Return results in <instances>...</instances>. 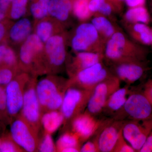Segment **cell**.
I'll use <instances>...</instances> for the list:
<instances>
[{
  "mask_svg": "<svg viewBox=\"0 0 152 152\" xmlns=\"http://www.w3.org/2000/svg\"><path fill=\"white\" fill-rule=\"evenodd\" d=\"M148 49L132 40L122 30L115 33L106 44L104 56L111 64L147 61Z\"/></svg>",
  "mask_w": 152,
  "mask_h": 152,
  "instance_id": "cell-1",
  "label": "cell"
},
{
  "mask_svg": "<svg viewBox=\"0 0 152 152\" xmlns=\"http://www.w3.org/2000/svg\"><path fill=\"white\" fill-rule=\"evenodd\" d=\"M67 80L56 75H48L36 84V91L42 111L60 110L67 88Z\"/></svg>",
  "mask_w": 152,
  "mask_h": 152,
  "instance_id": "cell-2",
  "label": "cell"
},
{
  "mask_svg": "<svg viewBox=\"0 0 152 152\" xmlns=\"http://www.w3.org/2000/svg\"><path fill=\"white\" fill-rule=\"evenodd\" d=\"M68 32L55 35L44 44L42 57L43 74L56 75L66 65L68 59Z\"/></svg>",
  "mask_w": 152,
  "mask_h": 152,
  "instance_id": "cell-3",
  "label": "cell"
},
{
  "mask_svg": "<svg viewBox=\"0 0 152 152\" xmlns=\"http://www.w3.org/2000/svg\"><path fill=\"white\" fill-rule=\"evenodd\" d=\"M68 42L74 53L88 52L103 54L106 45L92 24L80 23L72 32H68Z\"/></svg>",
  "mask_w": 152,
  "mask_h": 152,
  "instance_id": "cell-4",
  "label": "cell"
},
{
  "mask_svg": "<svg viewBox=\"0 0 152 152\" xmlns=\"http://www.w3.org/2000/svg\"><path fill=\"white\" fill-rule=\"evenodd\" d=\"M44 44L33 33L19 47V67L22 72L37 76L43 75Z\"/></svg>",
  "mask_w": 152,
  "mask_h": 152,
  "instance_id": "cell-5",
  "label": "cell"
},
{
  "mask_svg": "<svg viewBox=\"0 0 152 152\" xmlns=\"http://www.w3.org/2000/svg\"><path fill=\"white\" fill-rule=\"evenodd\" d=\"M113 117L121 121L149 119L152 118V105L142 91L132 90L122 108Z\"/></svg>",
  "mask_w": 152,
  "mask_h": 152,
  "instance_id": "cell-6",
  "label": "cell"
},
{
  "mask_svg": "<svg viewBox=\"0 0 152 152\" xmlns=\"http://www.w3.org/2000/svg\"><path fill=\"white\" fill-rule=\"evenodd\" d=\"M37 76H31L25 88L20 116L39 134L43 113L36 91Z\"/></svg>",
  "mask_w": 152,
  "mask_h": 152,
  "instance_id": "cell-7",
  "label": "cell"
},
{
  "mask_svg": "<svg viewBox=\"0 0 152 152\" xmlns=\"http://www.w3.org/2000/svg\"><path fill=\"white\" fill-rule=\"evenodd\" d=\"M93 91L76 87H68L60 109L64 118V124L84 112Z\"/></svg>",
  "mask_w": 152,
  "mask_h": 152,
  "instance_id": "cell-8",
  "label": "cell"
},
{
  "mask_svg": "<svg viewBox=\"0 0 152 152\" xmlns=\"http://www.w3.org/2000/svg\"><path fill=\"white\" fill-rule=\"evenodd\" d=\"M110 68L103 61L79 71L69 77L67 86L93 90L100 82L113 75Z\"/></svg>",
  "mask_w": 152,
  "mask_h": 152,
  "instance_id": "cell-9",
  "label": "cell"
},
{
  "mask_svg": "<svg viewBox=\"0 0 152 152\" xmlns=\"http://www.w3.org/2000/svg\"><path fill=\"white\" fill-rule=\"evenodd\" d=\"M121 81L114 75L99 83L93 89L86 111L96 116L102 113L109 97L121 87Z\"/></svg>",
  "mask_w": 152,
  "mask_h": 152,
  "instance_id": "cell-10",
  "label": "cell"
},
{
  "mask_svg": "<svg viewBox=\"0 0 152 152\" xmlns=\"http://www.w3.org/2000/svg\"><path fill=\"white\" fill-rule=\"evenodd\" d=\"M31 75L21 72L7 85L5 91L7 111L11 115L20 113L26 86Z\"/></svg>",
  "mask_w": 152,
  "mask_h": 152,
  "instance_id": "cell-11",
  "label": "cell"
},
{
  "mask_svg": "<svg viewBox=\"0 0 152 152\" xmlns=\"http://www.w3.org/2000/svg\"><path fill=\"white\" fill-rule=\"evenodd\" d=\"M12 139L24 152L38 151L39 134L20 116L11 127Z\"/></svg>",
  "mask_w": 152,
  "mask_h": 152,
  "instance_id": "cell-12",
  "label": "cell"
},
{
  "mask_svg": "<svg viewBox=\"0 0 152 152\" xmlns=\"http://www.w3.org/2000/svg\"><path fill=\"white\" fill-rule=\"evenodd\" d=\"M152 131V118L142 121L126 120L123 125V135L136 152L140 151Z\"/></svg>",
  "mask_w": 152,
  "mask_h": 152,
  "instance_id": "cell-13",
  "label": "cell"
},
{
  "mask_svg": "<svg viewBox=\"0 0 152 152\" xmlns=\"http://www.w3.org/2000/svg\"><path fill=\"white\" fill-rule=\"evenodd\" d=\"M112 73L121 82L130 85L141 78L149 69L147 61L123 62L111 64Z\"/></svg>",
  "mask_w": 152,
  "mask_h": 152,
  "instance_id": "cell-14",
  "label": "cell"
},
{
  "mask_svg": "<svg viewBox=\"0 0 152 152\" xmlns=\"http://www.w3.org/2000/svg\"><path fill=\"white\" fill-rule=\"evenodd\" d=\"M105 121L98 119L95 116L85 111L71 121V130L78 136L82 142H84L98 133Z\"/></svg>",
  "mask_w": 152,
  "mask_h": 152,
  "instance_id": "cell-15",
  "label": "cell"
},
{
  "mask_svg": "<svg viewBox=\"0 0 152 152\" xmlns=\"http://www.w3.org/2000/svg\"><path fill=\"white\" fill-rule=\"evenodd\" d=\"M125 121L105 120L100 129L95 135L100 152H113L117 140L122 130Z\"/></svg>",
  "mask_w": 152,
  "mask_h": 152,
  "instance_id": "cell-16",
  "label": "cell"
},
{
  "mask_svg": "<svg viewBox=\"0 0 152 152\" xmlns=\"http://www.w3.org/2000/svg\"><path fill=\"white\" fill-rule=\"evenodd\" d=\"M69 59L67 65V70L69 77L79 71L103 61V54L88 52H76Z\"/></svg>",
  "mask_w": 152,
  "mask_h": 152,
  "instance_id": "cell-17",
  "label": "cell"
},
{
  "mask_svg": "<svg viewBox=\"0 0 152 152\" xmlns=\"http://www.w3.org/2000/svg\"><path fill=\"white\" fill-rule=\"evenodd\" d=\"M34 23L26 17L13 22L8 32L7 42L12 46L19 47L32 34Z\"/></svg>",
  "mask_w": 152,
  "mask_h": 152,
  "instance_id": "cell-18",
  "label": "cell"
},
{
  "mask_svg": "<svg viewBox=\"0 0 152 152\" xmlns=\"http://www.w3.org/2000/svg\"><path fill=\"white\" fill-rule=\"evenodd\" d=\"M48 16L66 28L70 25L71 19L73 16L72 0H50Z\"/></svg>",
  "mask_w": 152,
  "mask_h": 152,
  "instance_id": "cell-19",
  "label": "cell"
},
{
  "mask_svg": "<svg viewBox=\"0 0 152 152\" xmlns=\"http://www.w3.org/2000/svg\"><path fill=\"white\" fill-rule=\"evenodd\" d=\"M66 30L61 24L49 16L34 21L33 26L34 33L44 44L53 36Z\"/></svg>",
  "mask_w": 152,
  "mask_h": 152,
  "instance_id": "cell-20",
  "label": "cell"
},
{
  "mask_svg": "<svg viewBox=\"0 0 152 152\" xmlns=\"http://www.w3.org/2000/svg\"><path fill=\"white\" fill-rule=\"evenodd\" d=\"M129 37L142 45L151 46L152 43L151 28L142 23L122 24Z\"/></svg>",
  "mask_w": 152,
  "mask_h": 152,
  "instance_id": "cell-21",
  "label": "cell"
},
{
  "mask_svg": "<svg viewBox=\"0 0 152 152\" xmlns=\"http://www.w3.org/2000/svg\"><path fill=\"white\" fill-rule=\"evenodd\" d=\"M91 23L105 45L115 33L122 30L117 24L116 21L102 16H93Z\"/></svg>",
  "mask_w": 152,
  "mask_h": 152,
  "instance_id": "cell-22",
  "label": "cell"
},
{
  "mask_svg": "<svg viewBox=\"0 0 152 152\" xmlns=\"http://www.w3.org/2000/svg\"><path fill=\"white\" fill-rule=\"evenodd\" d=\"M131 91L130 86L126 85L115 91L107 101L102 113L113 116L119 111L124 105Z\"/></svg>",
  "mask_w": 152,
  "mask_h": 152,
  "instance_id": "cell-23",
  "label": "cell"
},
{
  "mask_svg": "<svg viewBox=\"0 0 152 152\" xmlns=\"http://www.w3.org/2000/svg\"><path fill=\"white\" fill-rule=\"evenodd\" d=\"M82 142L75 133L72 130L63 133L58 139L56 144L57 152H79Z\"/></svg>",
  "mask_w": 152,
  "mask_h": 152,
  "instance_id": "cell-24",
  "label": "cell"
},
{
  "mask_svg": "<svg viewBox=\"0 0 152 152\" xmlns=\"http://www.w3.org/2000/svg\"><path fill=\"white\" fill-rule=\"evenodd\" d=\"M64 118L60 110L48 111L43 113L41 118L44 133L52 134L64 124Z\"/></svg>",
  "mask_w": 152,
  "mask_h": 152,
  "instance_id": "cell-25",
  "label": "cell"
},
{
  "mask_svg": "<svg viewBox=\"0 0 152 152\" xmlns=\"http://www.w3.org/2000/svg\"><path fill=\"white\" fill-rule=\"evenodd\" d=\"M151 16L145 6L128 8L122 17V24L142 23L148 25Z\"/></svg>",
  "mask_w": 152,
  "mask_h": 152,
  "instance_id": "cell-26",
  "label": "cell"
},
{
  "mask_svg": "<svg viewBox=\"0 0 152 152\" xmlns=\"http://www.w3.org/2000/svg\"><path fill=\"white\" fill-rule=\"evenodd\" d=\"M90 0H72L73 16L80 23L87 22L93 15L89 9Z\"/></svg>",
  "mask_w": 152,
  "mask_h": 152,
  "instance_id": "cell-27",
  "label": "cell"
},
{
  "mask_svg": "<svg viewBox=\"0 0 152 152\" xmlns=\"http://www.w3.org/2000/svg\"><path fill=\"white\" fill-rule=\"evenodd\" d=\"M29 0H12L9 12V20H17L25 17L28 11Z\"/></svg>",
  "mask_w": 152,
  "mask_h": 152,
  "instance_id": "cell-28",
  "label": "cell"
},
{
  "mask_svg": "<svg viewBox=\"0 0 152 152\" xmlns=\"http://www.w3.org/2000/svg\"><path fill=\"white\" fill-rule=\"evenodd\" d=\"M50 0H34L31 1L28 11L34 21L48 16V7Z\"/></svg>",
  "mask_w": 152,
  "mask_h": 152,
  "instance_id": "cell-29",
  "label": "cell"
},
{
  "mask_svg": "<svg viewBox=\"0 0 152 152\" xmlns=\"http://www.w3.org/2000/svg\"><path fill=\"white\" fill-rule=\"evenodd\" d=\"M38 151L40 152H57L56 144L54 143L51 134L44 133L39 141Z\"/></svg>",
  "mask_w": 152,
  "mask_h": 152,
  "instance_id": "cell-30",
  "label": "cell"
},
{
  "mask_svg": "<svg viewBox=\"0 0 152 152\" xmlns=\"http://www.w3.org/2000/svg\"><path fill=\"white\" fill-rule=\"evenodd\" d=\"M21 72L18 69L0 67V86L7 85L16 77V73Z\"/></svg>",
  "mask_w": 152,
  "mask_h": 152,
  "instance_id": "cell-31",
  "label": "cell"
},
{
  "mask_svg": "<svg viewBox=\"0 0 152 152\" xmlns=\"http://www.w3.org/2000/svg\"><path fill=\"white\" fill-rule=\"evenodd\" d=\"M132 146L127 141L123 135L122 130L120 133L113 152H135Z\"/></svg>",
  "mask_w": 152,
  "mask_h": 152,
  "instance_id": "cell-32",
  "label": "cell"
},
{
  "mask_svg": "<svg viewBox=\"0 0 152 152\" xmlns=\"http://www.w3.org/2000/svg\"><path fill=\"white\" fill-rule=\"evenodd\" d=\"M0 152H24L15 142L5 141L0 144Z\"/></svg>",
  "mask_w": 152,
  "mask_h": 152,
  "instance_id": "cell-33",
  "label": "cell"
},
{
  "mask_svg": "<svg viewBox=\"0 0 152 152\" xmlns=\"http://www.w3.org/2000/svg\"><path fill=\"white\" fill-rule=\"evenodd\" d=\"M91 140L87 141L84 144L82 145L80 149L81 152H100L98 146L96 136Z\"/></svg>",
  "mask_w": 152,
  "mask_h": 152,
  "instance_id": "cell-34",
  "label": "cell"
},
{
  "mask_svg": "<svg viewBox=\"0 0 152 152\" xmlns=\"http://www.w3.org/2000/svg\"><path fill=\"white\" fill-rule=\"evenodd\" d=\"M13 23V21L10 20L0 22V44L7 42L8 32Z\"/></svg>",
  "mask_w": 152,
  "mask_h": 152,
  "instance_id": "cell-35",
  "label": "cell"
},
{
  "mask_svg": "<svg viewBox=\"0 0 152 152\" xmlns=\"http://www.w3.org/2000/svg\"><path fill=\"white\" fill-rule=\"evenodd\" d=\"M142 92L150 103L152 105V79H149L146 82Z\"/></svg>",
  "mask_w": 152,
  "mask_h": 152,
  "instance_id": "cell-36",
  "label": "cell"
},
{
  "mask_svg": "<svg viewBox=\"0 0 152 152\" xmlns=\"http://www.w3.org/2000/svg\"><path fill=\"white\" fill-rule=\"evenodd\" d=\"M104 0H90L89 3V9L93 17L96 14L101 4Z\"/></svg>",
  "mask_w": 152,
  "mask_h": 152,
  "instance_id": "cell-37",
  "label": "cell"
},
{
  "mask_svg": "<svg viewBox=\"0 0 152 152\" xmlns=\"http://www.w3.org/2000/svg\"><path fill=\"white\" fill-rule=\"evenodd\" d=\"M114 7L117 14L122 12L124 6L125 0H107Z\"/></svg>",
  "mask_w": 152,
  "mask_h": 152,
  "instance_id": "cell-38",
  "label": "cell"
},
{
  "mask_svg": "<svg viewBox=\"0 0 152 152\" xmlns=\"http://www.w3.org/2000/svg\"><path fill=\"white\" fill-rule=\"evenodd\" d=\"M147 0H125V4L128 8L145 6Z\"/></svg>",
  "mask_w": 152,
  "mask_h": 152,
  "instance_id": "cell-39",
  "label": "cell"
},
{
  "mask_svg": "<svg viewBox=\"0 0 152 152\" xmlns=\"http://www.w3.org/2000/svg\"><path fill=\"white\" fill-rule=\"evenodd\" d=\"M139 152H152V131Z\"/></svg>",
  "mask_w": 152,
  "mask_h": 152,
  "instance_id": "cell-40",
  "label": "cell"
},
{
  "mask_svg": "<svg viewBox=\"0 0 152 152\" xmlns=\"http://www.w3.org/2000/svg\"><path fill=\"white\" fill-rule=\"evenodd\" d=\"M7 110V98L5 90L0 86V111Z\"/></svg>",
  "mask_w": 152,
  "mask_h": 152,
  "instance_id": "cell-41",
  "label": "cell"
},
{
  "mask_svg": "<svg viewBox=\"0 0 152 152\" xmlns=\"http://www.w3.org/2000/svg\"><path fill=\"white\" fill-rule=\"evenodd\" d=\"M8 45L7 42L0 44V67H3L4 57Z\"/></svg>",
  "mask_w": 152,
  "mask_h": 152,
  "instance_id": "cell-42",
  "label": "cell"
},
{
  "mask_svg": "<svg viewBox=\"0 0 152 152\" xmlns=\"http://www.w3.org/2000/svg\"><path fill=\"white\" fill-rule=\"evenodd\" d=\"M12 1V0H0V9L7 12L8 15Z\"/></svg>",
  "mask_w": 152,
  "mask_h": 152,
  "instance_id": "cell-43",
  "label": "cell"
},
{
  "mask_svg": "<svg viewBox=\"0 0 152 152\" xmlns=\"http://www.w3.org/2000/svg\"><path fill=\"white\" fill-rule=\"evenodd\" d=\"M9 20L8 13L0 9V22Z\"/></svg>",
  "mask_w": 152,
  "mask_h": 152,
  "instance_id": "cell-44",
  "label": "cell"
},
{
  "mask_svg": "<svg viewBox=\"0 0 152 152\" xmlns=\"http://www.w3.org/2000/svg\"><path fill=\"white\" fill-rule=\"evenodd\" d=\"M149 6L151 11V21L152 22V0H149Z\"/></svg>",
  "mask_w": 152,
  "mask_h": 152,
  "instance_id": "cell-45",
  "label": "cell"
},
{
  "mask_svg": "<svg viewBox=\"0 0 152 152\" xmlns=\"http://www.w3.org/2000/svg\"><path fill=\"white\" fill-rule=\"evenodd\" d=\"M151 32H152V28H151ZM151 47L152 50V43H151Z\"/></svg>",
  "mask_w": 152,
  "mask_h": 152,
  "instance_id": "cell-46",
  "label": "cell"
},
{
  "mask_svg": "<svg viewBox=\"0 0 152 152\" xmlns=\"http://www.w3.org/2000/svg\"><path fill=\"white\" fill-rule=\"evenodd\" d=\"M29 1H30L31 2V1H34V0H29Z\"/></svg>",
  "mask_w": 152,
  "mask_h": 152,
  "instance_id": "cell-47",
  "label": "cell"
},
{
  "mask_svg": "<svg viewBox=\"0 0 152 152\" xmlns=\"http://www.w3.org/2000/svg\"><path fill=\"white\" fill-rule=\"evenodd\" d=\"M0 144H1V142H0Z\"/></svg>",
  "mask_w": 152,
  "mask_h": 152,
  "instance_id": "cell-48",
  "label": "cell"
}]
</instances>
